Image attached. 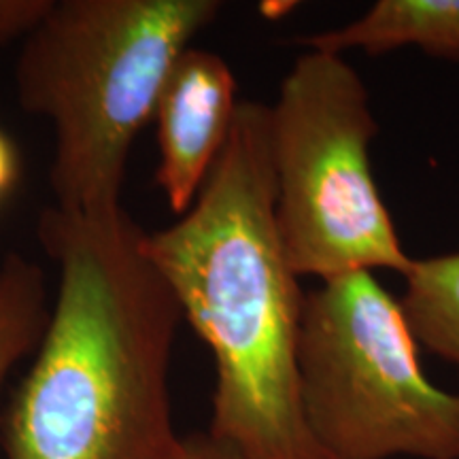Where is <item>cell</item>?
<instances>
[{
    "label": "cell",
    "mask_w": 459,
    "mask_h": 459,
    "mask_svg": "<svg viewBox=\"0 0 459 459\" xmlns=\"http://www.w3.org/2000/svg\"><path fill=\"white\" fill-rule=\"evenodd\" d=\"M217 0H49L15 65L17 102L56 132L49 186L74 215L122 206L132 145Z\"/></svg>",
    "instance_id": "3"
},
{
    "label": "cell",
    "mask_w": 459,
    "mask_h": 459,
    "mask_svg": "<svg viewBox=\"0 0 459 459\" xmlns=\"http://www.w3.org/2000/svg\"><path fill=\"white\" fill-rule=\"evenodd\" d=\"M183 321L215 361L209 434L238 459H325L300 398L304 291L274 220L268 107L240 102L192 209L145 232Z\"/></svg>",
    "instance_id": "2"
},
{
    "label": "cell",
    "mask_w": 459,
    "mask_h": 459,
    "mask_svg": "<svg viewBox=\"0 0 459 459\" xmlns=\"http://www.w3.org/2000/svg\"><path fill=\"white\" fill-rule=\"evenodd\" d=\"M237 77L221 56L189 48L160 94L156 186L177 217L186 215L228 145L238 113Z\"/></svg>",
    "instance_id": "6"
},
{
    "label": "cell",
    "mask_w": 459,
    "mask_h": 459,
    "mask_svg": "<svg viewBox=\"0 0 459 459\" xmlns=\"http://www.w3.org/2000/svg\"><path fill=\"white\" fill-rule=\"evenodd\" d=\"M378 124L359 73L342 56L308 49L268 107L274 220L298 277L330 281L412 260L372 172Z\"/></svg>",
    "instance_id": "4"
},
{
    "label": "cell",
    "mask_w": 459,
    "mask_h": 459,
    "mask_svg": "<svg viewBox=\"0 0 459 459\" xmlns=\"http://www.w3.org/2000/svg\"><path fill=\"white\" fill-rule=\"evenodd\" d=\"M170 459H238L234 451L215 440L209 432L181 436Z\"/></svg>",
    "instance_id": "10"
},
{
    "label": "cell",
    "mask_w": 459,
    "mask_h": 459,
    "mask_svg": "<svg viewBox=\"0 0 459 459\" xmlns=\"http://www.w3.org/2000/svg\"><path fill=\"white\" fill-rule=\"evenodd\" d=\"M300 398L325 459H459V394L434 385L402 300L375 273L304 296Z\"/></svg>",
    "instance_id": "5"
},
{
    "label": "cell",
    "mask_w": 459,
    "mask_h": 459,
    "mask_svg": "<svg viewBox=\"0 0 459 459\" xmlns=\"http://www.w3.org/2000/svg\"><path fill=\"white\" fill-rule=\"evenodd\" d=\"M304 45L334 56L417 48L436 60L459 62V0H378L358 20L307 37Z\"/></svg>",
    "instance_id": "7"
},
{
    "label": "cell",
    "mask_w": 459,
    "mask_h": 459,
    "mask_svg": "<svg viewBox=\"0 0 459 459\" xmlns=\"http://www.w3.org/2000/svg\"><path fill=\"white\" fill-rule=\"evenodd\" d=\"M124 206H49L37 237L57 268L34 361L0 417L4 459H170L179 302Z\"/></svg>",
    "instance_id": "1"
},
{
    "label": "cell",
    "mask_w": 459,
    "mask_h": 459,
    "mask_svg": "<svg viewBox=\"0 0 459 459\" xmlns=\"http://www.w3.org/2000/svg\"><path fill=\"white\" fill-rule=\"evenodd\" d=\"M404 283L402 307L417 342L459 375V251L412 260Z\"/></svg>",
    "instance_id": "8"
},
{
    "label": "cell",
    "mask_w": 459,
    "mask_h": 459,
    "mask_svg": "<svg viewBox=\"0 0 459 459\" xmlns=\"http://www.w3.org/2000/svg\"><path fill=\"white\" fill-rule=\"evenodd\" d=\"M17 177H20V158H17L13 143L0 130V203L11 194Z\"/></svg>",
    "instance_id": "11"
},
{
    "label": "cell",
    "mask_w": 459,
    "mask_h": 459,
    "mask_svg": "<svg viewBox=\"0 0 459 459\" xmlns=\"http://www.w3.org/2000/svg\"><path fill=\"white\" fill-rule=\"evenodd\" d=\"M49 315L45 273L26 255L0 260V392L17 364L34 353Z\"/></svg>",
    "instance_id": "9"
}]
</instances>
